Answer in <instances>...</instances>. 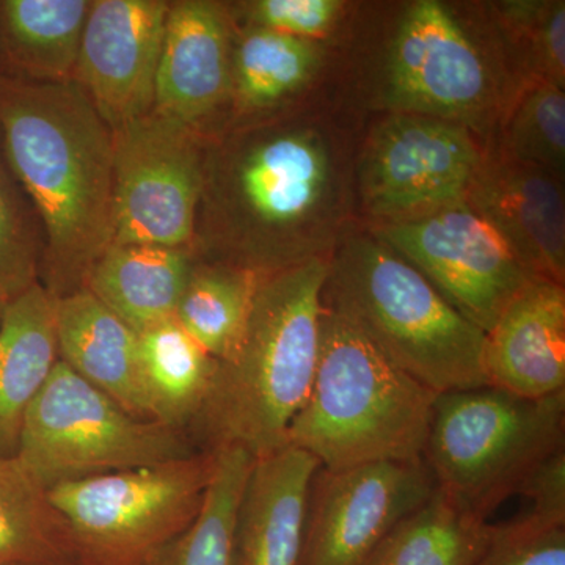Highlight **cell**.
<instances>
[{"instance_id": "obj_17", "label": "cell", "mask_w": 565, "mask_h": 565, "mask_svg": "<svg viewBox=\"0 0 565 565\" xmlns=\"http://www.w3.org/2000/svg\"><path fill=\"white\" fill-rule=\"evenodd\" d=\"M489 384L527 399L565 392V289L535 277L486 333Z\"/></svg>"}, {"instance_id": "obj_13", "label": "cell", "mask_w": 565, "mask_h": 565, "mask_svg": "<svg viewBox=\"0 0 565 565\" xmlns=\"http://www.w3.org/2000/svg\"><path fill=\"white\" fill-rule=\"evenodd\" d=\"M170 3L93 0L74 81L111 132L154 110Z\"/></svg>"}, {"instance_id": "obj_9", "label": "cell", "mask_w": 565, "mask_h": 565, "mask_svg": "<svg viewBox=\"0 0 565 565\" xmlns=\"http://www.w3.org/2000/svg\"><path fill=\"white\" fill-rule=\"evenodd\" d=\"M204 152L202 134L156 110L114 131L111 244L192 248Z\"/></svg>"}, {"instance_id": "obj_2", "label": "cell", "mask_w": 565, "mask_h": 565, "mask_svg": "<svg viewBox=\"0 0 565 565\" xmlns=\"http://www.w3.org/2000/svg\"><path fill=\"white\" fill-rule=\"evenodd\" d=\"M329 274V262L310 256L263 275L243 338L217 362L195 419L207 451L237 448L259 459L286 446L313 386Z\"/></svg>"}, {"instance_id": "obj_8", "label": "cell", "mask_w": 565, "mask_h": 565, "mask_svg": "<svg viewBox=\"0 0 565 565\" xmlns=\"http://www.w3.org/2000/svg\"><path fill=\"white\" fill-rule=\"evenodd\" d=\"M214 452L61 482L47 489L76 552L92 565H136L154 557L202 509Z\"/></svg>"}, {"instance_id": "obj_5", "label": "cell", "mask_w": 565, "mask_h": 565, "mask_svg": "<svg viewBox=\"0 0 565 565\" xmlns=\"http://www.w3.org/2000/svg\"><path fill=\"white\" fill-rule=\"evenodd\" d=\"M322 300L430 392L490 385L484 330L381 241L356 239L344 248L330 264Z\"/></svg>"}, {"instance_id": "obj_19", "label": "cell", "mask_w": 565, "mask_h": 565, "mask_svg": "<svg viewBox=\"0 0 565 565\" xmlns=\"http://www.w3.org/2000/svg\"><path fill=\"white\" fill-rule=\"evenodd\" d=\"M55 326L63 363L129 414L154 422L136 330L85 288L55 297Z\"/></svg>"}, {"instance_id": "obj_35", "label": "cell", "mask_w": 565, "mask_h": 565, "mask_svg": "<svg viewBox=\"0 0 565 565\" xmlns=\"http://www.w3.org/2000/svg\"><path fill=\"white\" fill-rule=\"evenodd\" d=\"M6 303L7 302H3V300L0 299V318H2V311H3V308H6Z\"/></svg>"}, {"instance_id": "obj_16", "label": "cell", "mask_w": 565, "mask_h": 565, "mask_svg": "<svg viewBox=\"0 0 565 565\" xmlns=\"http://www.w3.org/2000/svg\"><path fill=\"white\" fill-rule=\"evenodd\" d=\"M467 203L492 223L531 274L564 285L565 206L556 174L512 159L482 163Z\"/></svg>"}, {"instance_id": "obj_3", "label": "cell", "mask_w": 565, "mask_h": 565, "mask_svg": "<svg viewBox=\"0 0 565 565\" xmlns=\"http://www.w3.org/2000/svg\"><path fill=\"white\" fill-rule=\"evenodd\" d=\"M330 181L326 148L313 132L256 129L204 152L193 244L225 250L267 275L300 263L294 239L318 212Z\"/></svg>"}, {"instance_id": "obj_26", "label": "cell", "mask_w": 565, "mask_h": 565, "mask_svg": "<svg viewBox=\"0 0 565 565\" xmlns=\"http://www.w3.org/2000/svg\"><path fill=\"white\" fill-rule=\"evenodd\" d=\"M263 275L230 264L193 266L174 319L212 359H228L247 327Z\"/></svg>"}, {"instance_id": "obj_4", "label": "cell", "mask_w": 565, "mask_h": 565, "mask_svg": "<svg viewBox=\"0 0 565 565\" xmlns=\"http://www.w3.org/2000/svg\"><path fill=\"white\" fill-rule=\"evenodd\" d=\"M435 397L437 393L394 366L348 319L323 303L313 386L286 445L303 449L326 470L418 462Z\"/></svg>"}, {"instance_id": "obj_10", "label": "cell", "mask_w": 565, "mask_h": 565, "mask_svg": "<svg viewBox=\"0 0 565 565\" xmlns=\"http://www.w3.org/2000/svg\"><path fill=\"white\" fill-rule=\"evenodd\" d=\"M375 236L486 333L535 278L492 223L467 202L385 223Z\"/></svg>"}, {"instance_id": "obj_33", "label": "cell", "mask_w": 565, "mask_h": 565, "mask_svg": "<svg viewBox=\"0 0 565 565\" xmlns=\"http://www.w3.org/2000/svg\"><path fill=\"white\" fill-rule=\"evenodd\" d=\"M343 3L338 0H259L248 7L253 28L310 41L330 31Z\"/></svg>"}, {"instance_id": "obj_14", "label": "cell", "mask_w": 565, "mask_h": 565, "mask_svg": "<svg viewBox=\"0 0 565 565\" xmlns=\"http://www.w3.org/2000/svg\"><path fill=\"white\" fill-rule=\"evenodd\" d=\"M489 76L459 22L437 0L408 9L394 40L388 102L397 114L456 121L484 104Z\"/></svg>"}, {"instance_id": "obj_36", "label": "cell", "mask_w": 565, "mask_h": 565, "mask_svg": "<svg viewBox=\"0 0 565 565\" xmlns=\"http://www.w3.org/2000/svg\"><path fill=\"white\" fill-rule=\"evenodd\" d=\"M70 565V564H68Z\"/></svg>"}, {"instance_id": "obj_6", "label": "cell", "mask_w": 565, "mask_h": 565, "mask_svg": "<svg viewBox=\"0 0 565 565\" xmlns=\"http://www.w3.org/2000/svg\"><path fill=\"white\" fill-rule=\"evenodd\" d=\"M565 448V392L527 399L493 385L437 394L423 462L435 489L489 516Z\"/></svg>"}, {"instance_id": "obj_7", "label": "cell", "mask_w": 565, "mask_h": 565, "mask_svg": "<svg viewBox=\"0 0 565 565\" xmlns=\"http://www.w3.org/2000/svg\"><path fill=\"white\" fill-rule=\"evenodd\" d=\"M192 455L184 430L137 418L58 360L25 415L17 456L50 489Z\"/></svg>"}, {"instance_id": "obj_25", "label": "cell", "mask_w": 565, "mask_h": 565, "mask_svg": "<svg viewBox=\"0 0 565 565\" xmlns=\"http://www.w3.org/2000/svg\"><path fill=\"white\" fill-rule=\"evenodd\" d=\"M74 552L46 487L20 457L0 456V565H68Z\"/></svg>"}, {"instance_id": "obj_21", "label": "cell", "mask_w": 565, "mask_h": 565, "mask_svg": "<svg viewBox=\"0 0 565 565\" xmlns=\"http://www.w3.org/2000/svg\"><path fill=\"white\" fill-rule=\"evenodd\" d=\"M193 266L192 248L111 244L82 288L140 333L174 319Z\"/></svg>"}, {"instance_id": "obj_18", "label": "cell", "mask_w": 565, "mask_h": 565, "mask_svg": "<svg viewBox=\"0 0 565 565\" xmlns=\"http://www.w3.org/2000/svg\"><path fill=\"white\" fill-rule=\"evenodd\" d=\"M319 468L291 445L255 459L237 511L236 565H300Z\"/></svg>"}, {"instance_id": "obj_24", "label": "cell", "mask_w": 565, "mask_h": 565, "mask_svg": "<svg viewBox=\"0 0 565 565\" xmlns=\"http://www.w3.org/2000/svg\"><path fill=\"white\" fill-rule=\"evenodd\" d=\"M139 341L152 419L184 430L202 412L217 360L189 337L177 319L143 330Z\"/></svg>"}, {"instance_id": "obj_12", "label": "cell", "mask_w": 565, "mask_h": 565, "mask_svg": "<svg viewBox=\"0 0 565 565\" xmlns=\"http://www.w3.org/2000/svg\"><path fill=\"white\" fill-rule=\"evenodd\" d=\"M434 489L423 460L319 468L300 565H366L386 534Z\"/></svg>"}, {"instance_id": "obj_23", "label": "cell", "mask_w": 565, "mask_h": 565, "mask_svg": "<svg viewBox=\"0 0 565 565\" xmlns=\"http://www.w3.org/2000/svg\"><path fill=\"white\" fill-rule=\"evenodd\" d=\"M492 530L484 516L434 489L386 534L366 565H476L484 556Z\"/></svg>"}, {"instance_id": "obj_11", "label": "cell", "mask_w": 565, "mask_h": 565, "mask_svg": "<svg viewBox=\"0 0 565 565\" xmlns=\"http://www.w3.org/2000/svg\"><path fill=\"white\" fill-rule=\"evenodd\" d=\"M482 161L457 121L396 114L371 137L362 167L364 206L388 222L467 202Z\"/></svg>"}, {"instance_id": "obj_31", "label": "cell", "mask_w": 565, "mask_h": 565, "mask_svg": "<svg viewBox=\"0 0 565 565\" xmlns=\"http://www.w3.org/2000/svg\"><path fill=\"white\" fill-rule=\"evenodd\" d=\"M476 565H565V520L526 512L493 525Z\"/></svg>"}, {"instance_id": "obj_29", "label": "cell", "mask_w": 565, "mask_h": 565, "mask_svg": "<svg viewBox=\"0 0 565 565\" xmlns=\"http://www.w3.org/2000/svg\"><path fill=\"white\" fill-rule=\"evenodd\" d=\"M44 233L39 214L11 172L0 143V299H17L41 282Z\"/></svg>"}, {"instance_id": "obj_28", "label": "cell", "mask_w": 565, "mask_h": 565, "mask_svg": "<svg viewBox=\"0 0 565 565\" xmlns=\"http://www.w3.org/2000/svg\"><path fill=\"white\" fill-rule=\"evenodd\" d=\"M308 40L269 29L244 33L233 55V95L243 111L266 110L300 90L316 68Z\"/></svg>"}, {"instance_id": "obj_30", "label": "cell", "mask_w": 565, "mask_h": 565, "mask_svg": "<svg viewBox=\"0 0 565 565\" xmlns=\"http://www.w3.org/2000/svg\"><path fill=\"white\" fill-rule=\"evenodd\" d=\"M512 161L564 173L565 96L563 88L537 82L523 96L509 128Z\"/></svg>"}, {"instance_id": "obj_20", "label": "cell", "mask_w": 565, "mask_h": 565, "mask_svg": "<svg viewBox=\"0 0 565 565\" xmlns=\"http://www.w3.org/2000/svg\"><path fill=\"white\" fill-rule=\"evenodd\" d=\"M58 360L55 297L40 282L0 318V456L18 455L25 415Z\"/></svg>"}, {"instance_id": "obj_32", "label": "cell", "mask_w": 565, "mask_h": 565, "mask_svg": "<svg viewBox=\"0 0 565 565\" xmlns=\"http://www.w3.org/2000/svg\"><path fill=\"white\" fill-rule=\"evenodd\" d=\"M509 18L530 40L534 66L542 82L564 88L565 7L555 3H509Z\"/></svg>"}, {"instance_id": "obj_27", "label": "cell", "mask_w": 565, "mask_h": 565, "mask_svg": "<svg viewBox=\"0 0 565 565\" xmlns=\"http://www.w3.org/2000/svg\"><path fill=\"white\" fill-rule=\"evenodd\" d=\"M214 452V471L202 509L156 555V565H236V522L255 459L244 449Z\"/></svg>"}, {"instance_id": "obj_15", "label": "cell", "mask_w": 565, "mask_h": 565, "mask_svg": "<svg viewBox=\"0 0 565 565\" xmlns=\"http://www.w3.org/2000/svg\"><path fill=\"white\" fill-rule=\"evenodd\" d=\"M233 95L232 28L221 3L180 0L170 3L154 110L202 134Z\"/></svg>"}, {"instance_id": "obj_22", "label": "cell", "mask_w": 565, "mask_h": 565, "mask_svg": "<svg viewBox=\"0 0 565 565\" xmlns=\"http://www.w3.org/2000/svg\"><path fill=\"white\" fill-rule=\"evenodd\" d=\"M92 2L0 0V76L74 81Z\"/></svg>"}, {"instance_id": "obj_1", "label": "cell", "mask_w": 565, "mask_h": 565, "mask_svg": "<svg viewBox=\"0 0 565 565\" xmlns=\"http://www.w3.org/2000/svg\"><path fill=\"white\" fill-rule=\"evenodd\" d=\"M0 143L43 226L41 285L81 289L114 241V132L76 81L0 76Z\"/></svg>"}, {"instance_id": "obj_34", "label": "cell", "mask_w": 565, "mask_h": 565, "mask_svg": "<svg viewBox=\"0 0 565 565\" xmlns=\"http://www.w3.org/2000/svg\"><path fill=\"white\" fill-rule=\"evenodd\" d=\"M515 494L533 503V514L565 520V448L537 465Z\"/></svg>"}]
</instances>
